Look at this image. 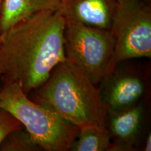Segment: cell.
I'll return each mask as SVG.
<instances>
[{
	"label": "cell",
	"mask_w": 151,
	"mask_h": 151,
	"mask_svg": "<svg viewBox=\"0 0 151 151\" xmlns=\"http://www.w3.org/2000/svg\"><path fill=\"white\" fill-rule=\"evenodd\" d=\"M101 83L100 96L108 113L137 105L146 91L142 77L131 71L115 69Z\"/></svg>",
	"instance_id": "cell-6"
},
{
	"label": "cell",
	"mask_w": 151,
	"mask_h": 151,
	"mask_svg": "<svg viewBox=\"0 0 151 151\" xmlns=\"http://www.w3.org/2000/svg\"><path fill=\"white\" fill-rule=\"evenodd\" d=\"M118 1H120V0H118ZM145 1H150V0H145Z\"/></svg>",
	"instance_id": "cell-15"
},
{
	"label": "cell",
	"mask_w": 151,
	"mask_h": 151,
	"mask_svg": "<svg viewBox=\"0 0 151 151\" xmlns=\"http://www.w3.org/2000/svg\"><path fill=\"white\" fill-rule=\"evenodd\" d=\"M24 129L19 120L4 109L0 108V146L12 132Z\"/></svg>",
	"instance_id": "cell-12"
},
{
	"label": "cell",
	"mask_w": 151,
	"mask_h": 151,
	"mask_svg": "<svg viewBox=\"0 0 151 151\" xmlns=\"http://www.w3.org/2000/svg\"><path fill=\"white\" fill-rule=\"evenodd\" d=\"M0 43H1V37H0Z\"/></svg>",
	"instance_id": "cell-16"
},
{
	"label": "cell",
	"mask_w": 151,
	"mask_h": 151,
	"mask_svg": "<svg viewBox=\"0 0 151 151\" xmlns=\"http://www.w3.org/2000/svg\"><path fill=\"white\" fill-rule=\"evenodd\" d=\"M143 150L144 151H150L151 150V135L150 133H148L147 135L146 140H145L144 146H143Z\"/></svg>",
	"instance_id": "cell-13"
},
{
	"label": "cell",
	"mask_w": 151,
	"mask_h": 151,
	"mask_svg": "<svg viewBox=\"0 0 151 151\" xmlns=\"http://www.w3.org/2000/svg\"><path fill=\"white\" fill-rule=\"evenodd\" d=\"M117 0H62L60 11L65 20L111 30Z\"/></svg>",
	"instance_id": "cell-8"
},
{
	"label": "cell",
	"mask_w": 151,
	"mask_h": 151,
	"mask_svg": "<svg viewBox=\"0 0 151 151\" xmlns=\"http://www.w3.org/2000/svg\"><path fill=\"white\" fill-rule=\"evenodd\" d=\"M1 2H2V0H0V6L1 4Z\"/></svg>",
	"instance_id": "cell-14"
},
{
	"label": "cell",
	"mask_w": 151,
	"mask_h": 151,
	"mask_svg": "<svg viewBox=\"0 0 151 151\" xmlns=\"http://www.w3.org/2000/svg\"><path fill=\"white\" fill-rule=\"evenodd\" d=\"M2 150L38 151L41 148L28 132L24 129L11 133L0 146Z\"/></svg>",
	"instance_id": "cell-11"
},
{
	"label": "cell",
	"mask_w": 151,
	"mask_h": 151,
	"mask_svg": "<svg viewBox=\"0 0 151 151\" xmlns=\"http://www.w3.org/2000/svg\"><path fill=\"white\" fill-rule=\"evenodd\" d=\"M0 108L20 122L36 143L47 151L70 150L79 127L45 105L32 101L16 83H4Z\"/></svg>",
	"instance_id": "cell-3"
},
{
	"label": "cell",
	"mask_w": 151,
	"mask_h": 151,
	"mask_svg": "<svg viewBox=\"0 0 151 151\" xmlns=\"http://www.w3.org/2000/svg\"><path fill=\"white\" fill-rule=\"evenodd\" d=\"M111 31L114 38V50L109 73L121 62L150 58L151 9L149 1L117 0Z\"/></svg>",
	"instance_id": "cell-4"
},
{
	"label": "cell",
	"mask_w": 151,
	"mask_h": 151,
	"mask_svg": "<svg viewBox=\"0 0 151 151\" xmlns=\"http://www.w3.org/2000/svg\"><path fill=\"white\" fill-rule=\"evenodd\" d=\"M39 88L35 101L67 122L79 128L90 124L106 127L108 111L99 90L69 60L57 65Z\"/></svg>",
	"instance_id": "cell-2"
},
{
	"label": "cell",
	"mask_w": 151,
	"mask_h": 151,
	"mask_svg": "<svg viewBox=\"0 0 151 151\" xmlns=\"http://www.w3.org/2000/svg\"><path fill=\"white\" fill-rule=\"evenodd\" d=\"M62 0H2L0 35L18 22L42 11H59Z\"/></svg>",
	"instance_id": "cell-9"
},
{
	"label": "cell",
	"mask_w": 151,
	"mask_h": 151,
	"mask_svg": "<svg viewBox=\"0 0 151 151\" xmlns=\"http://www.w3.org/2000/svg\"><path fill=\"white\" fill-rule=\"evenodd\" d=\"M111 148V140L107 127L86 125L79 128L78 134L70 148L72 151H106Z\"/></svg>",
	"instance_id": "cell-10"
},
{
	"label": "cell",
	"mask_w": 151,
	"mask_h": 151,
	"mask_svg": "<svg viewBox=\"0 0 151 151\" xmlns=\"http://www.w3.org/2000/svg\"><path fill=\"white\" fill-rule=\"evenodd\" d=\"M66 58L94 84L101 83L109 73L114 50L111 30L102 29L65 20Z\"/></svg>",
	"instance_id": "cell-5"
},
{
	"label": "cell",
	"mask_w": 151,
	"mask_h": 151,
	"mask_svg": "<svg viewBox=\"0 0 151 151\" xmlns=\"http://www.w3.org/2000/svg\"><path fill=\"white\" fill-rule=\"evenodd\" d=\"M144 107L142 103L109 112L106 127L111 140V151L132 150L142 129Z\"/></svg>",
	"instance_id": "cell-7"
},
{
	"label": "cell",
	"mask_w": 151,
	"mask_h": 151,
	"mask_svg": "<svg viewBox=\"0 0 151 151\" xmlns=\"http://www.w3.org/2000/svg\"><path fill=\"white\" fill-rule=\"evenodd\" d=\"M65 19L60 11H42L0 35V76L26 94L41 87L67 59Z\"/></svg>",
	"instance_id": "cell-1"
}]
</instances>
